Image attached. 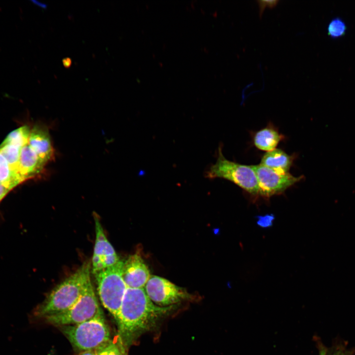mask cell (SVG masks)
<instances>
[{
  "instance_id": "cell-11",
  "label": "cell",
  "mask_w": 355,
  "mask_h": 355,
  "mask_svg": "<svg viewBox=\"0 0 355 355\" xmlns=\"http://www.w3.org/2000/svg\"><path fill=\"white\" fill-rule=\"evenodd\" d=\"M28 144L45 165L53 158L54 149L46 127L35 126L31 130Z\"/></svg>"
},
{
  "instance_id": "cell-12",
  "label": "cell",
  "mask_w": 355,
  "mask_h": 355,
  "mask_svg": "<svg viewBox=\"0 0 355 355\" xmlns=\"http://www.w3.org/2000/svg\"><path fill=\"white\" fill-rule=\"evenodd\" d=\"M45 165L28 143L21 148L17 174L22 182L39 175Z\"/></svg>"
},
{
  "instance_id": "cell-9",
  "label": "cell",
  "mask_w": 355,
  "mask_h": 355,
  "mask_svg": "<svg viewBox=\"0 0 355 355\" xmlns=\"http://www.w3.org/2000/svg\"><path fill=\"white\" fill-rule=\"evenodd\" d=\"M96 239L92 259L94 274L116 264L119 260L115 250L106 236L99 217L94 215Z\"/></svg>"
},
{
  "instance_id": "cell-2",
  "label": "cell",
  "mask_w": 355,
  "mask_h": 355,
  "mask_svg": "<svg viewBox=\"0 0 355 355\" xmlns=\"http://www.w3.org/2000/svg\"><path fill=\"white\" fill-rule=\"evenodd\" d=\"M90 264L86 262L56 285L34 312V316L43 318L64 312L79 299L90 279Z\"/></svg>"
},
{
  "instance_id": "cell-3",
  "label": "cell",
  "mask_w": 355,
  "mask_h": 355,
  "mask_svg": "<svg viewBox=\"0 0 355 355\" xmlns=\"http://www.w3.org/2000/svg\"><path fill=\"white\" fill-rule=\"evenodd\" d=\"M123 265V261L120 260L94 274L100 300L115 320L127 288L122 277Z\"/></svg>"
},
{
  "instance_id": "cell-5",
  "label": "cell",
  "mask_w": 355,
  "mask_h": 355,
  "mask_svg": "<svg viewBox=\"0 0 355 355\" xmlns=\"http://www.w3.org/2000/svg\"><path fill=\"white\" fill-rule=\"evenodd\" d=\"M217 160L206 172L210 179L221 178L228 180L252 195L259 194L255 172L252 165L239 164L227 159L221 146L218 149Z\"/></svg>"
},
{
  "instance_id": "cell-20",
  "label": "cell",
  "mask_w": 355,
  "mask_h": 355,
  "mask_svg": "<svg viewBox=\"0 0 355 355\" xmlns=\"http://www.w3.org/2000/svg\"><path fill=\"white\" fill-rule=\"evenodd\" d=\"M273 217L272 215H266L264 216H260L257 223L262 227H268L272 224Z\"/></svg>"
},
{
  "instance_id": "cell-23",
  "label": "cell",
  "mask_w": 355,
  "mask_h": 355,
  "mask_svg": "<svg viewBox=\"0 0 355 355\" xmlns=\"http://www.w3.org/2000/svg\"><path fill=\"white\" fill-rule=\"evenodd\" d=\"M338 355L335 354V355Z\"/></svg>"
},
{
  "instance_id": "cell-13",
  "label": "cell",
  "mask_w": 355,
  "mask_h": 355,
  "mask_svg": "<svg viewBox=\"0 0 355 355\" xmlns=\"http://www.w3.org/2000/svg\"><path fill=\"white\" fill-rule=\"evenodd\" d=\"M294 158L293 155H289L280 149H275L264 155L260 164L277 172L286 173L291 166Z\"/></svg>"
},
{
  "instance_id": "cell-17",
  "label": "cell",
  "mask_w": 355,
  "mask_h": 355,
  "mask_svg": "<svg viewBox=\"0 0 355 355\" xmlns=\"http://www.w3.org/2000/svg\"><path fill=\"white\" fill-rule=\"evenodd\" d=\"M21 149L20 147L10 144L0 145V152L7 160L11 170L22 182L17 174Z\"/></svg>"
},
{
  "instance_id": "cell-14",
  "label": "cell",
  "mask_w": 355,
  "mask_h": 355,
  "mask_svg": "<svg viewBox=\"0 0 355 355\" xmlns=\"http://www.w3.org/2000/svg\"><path fill=\"white\" fill-rule=\"evenodd\" d=\"M284 138L274 127L267 126L255 133L253 141L257 148L269 152L275 149Z\"/></svg>"
},
{
  "instance_id": "cell-15",
  "label": "cell",
  "mask_w": 355,
  "mask_h": 355,
  "mask_svg": "<svg viewBox=\"0 0 355 355\" xmlns=\"http://www.w3.org/2000/svg\"><path fill=\"white\" fill-rule=\"evenodd\" d=\"M21 183L3 155L0 152V184L11 190Z\"/></svg>"
},
{
  "instance_id": "cell-16",
  "label": "cell",
  "mask_w": 355,
  "mask_h": 355,
  "mask_svg": "<svg viewBox=\"0 0 355 355\" xmlns=\"http://www.w3.org/2000/svg\"><path fill=\"white\" fill-rule=\"evenodd\" d=\"M30 131L28 126L19 127L10 133L0 145L10 144L22 148L28 143Z\"/></svg>"
},
{
  "instance_id": "cell-22",
  "label": "cell",
  "mask_w": 355,
  "mask_h": 355,
  "mask_svg": "<svg viewBox=\"0 0 355 355\" xmlns=\"http://www.w3.org/2000/svg\"><path fill=\"white\" fill-rule=\"evenodd\" d=\"M63 65L65 67H69L71 64V60L69 58L64 59L63 60Z\"/></svg>"
},
{
  "instance_id": "cell-6",
  "label": "cell",
  "mask_w": 355,
  "mask_h": 355,
  "mask_svg": "<svg viewBox=\"0 0 355 355\" xmlns=\"http://www.w3.org/2000/svg\"><path fill=\"white\" fill-rule=\"evenodd\" d=\"M103 314L98 304L91 280L78 301L68 310L44 319L56 326L79 324Z\"/></svg>"
},
{
  "instance_id": "cell-19",
  "label": "cell",
  "mask_w": 355,
  "mask_h": 355,
  "mask_svg": "<svg viewBox=\"0 0 355 355\" xmlns=\"http://www.w3.org/2000/svg\"><path fill=\"white\" fill-rule=\"evenodd\" d=\"M347 29L346 24L342 19L338 17L334 18L327 26V34L332 38H338L345 35Z\"/></svg>"
},
{
  "instance_id": "cell-1",
  "label": "cell",
  "mask_w": 355,
  "mask_h": 355,
  "mask_svg": "<svg viewBox=\"0 0 355 355\" xmlns=\"http://www.w3.org/2000/svg\"><path fill=\"white\" fill-rule=\"evenodd\" d=\"M174 308L155 305L144 288L127 287L115 320L123 345L130 346L141 334L153 329Z\"/></svg>"
},
{
  "instance_id": "cell-21",
  "label": "cell",
  "mask_w": 355,
  "mask_h": 355,
  "mask_svg": "<svg viewBox=\"0 0 355 355\" xmlns=\"http://www.w3.org/2000/svg\"><path fill=\"white\" fill-rule=\"evenodd\" d=\"M77 355H96L94 350L82 351Z\"/></svg>"
},
{
  "instance_id": "cell-10",
  "label": "cell",
  "mask_w": 355,
  "mask_h": 355,
  "mask_svg": "<svg viewBox=\"0 0 355 355\" xmlns=\"http://www.w3.org/2000/svg\"><path fill=\"white\" fill-rule=\"evenodd\" d=\"M151 275L143 259L138 253L123 261L122 277L129 288H144Z\"/></svg>"
},
{
  "instance_id": "cell-7",
  "label": "cell",
  "mask_w": 355,
  "mask_h": 355,
  "mask_svg": "<svg viewBox=\"0 0 355 355\" xmlns=\"http://www.w3.org/2000/svg\"><path fill=\"white\" fill-rule=\"evenodd\" d=\"M144 289L151 301L160 307L175 306L192 297L185 289L155 275L150 276Z\"/></svg>"
},
{
  "instance_id": "cell-18",
  "label": "cell",
  "mask_w": 355,
  "mask_h": 355,
  "mask_svg": "<svg viewBox=\"0 0 355 355\" xmlns=\"http://www.w3.org/2000/svg\"><path fill=\"white\" fill-rule=\"evenodd\" d=\"M123 344L118 336V339L109 340L94 350L96 355H127Z\"/></svg>"
},
{
  "instance_id": "cell-4",
  "label": "cell",
  "mask_w": 355,
  "mask_h": 355,
  "mask_svg": "<svg viewBox=\"0 0 355 355\" xmlns=\"http://www.w3.org/2000/svg\"><path fill=\"white\" fill-rule=\"evenodd\" d=\"M60 327L71 344L81 351L95 350L110 339L103 314L79 324Z\"/></svg>"
},
{
  "instance_id": "cell-8",
  "label": "cell",
  "mask_w": 355,
  "mask_h": 355,
  "mask_svg": "<svg viewBox=\"0 0 355 355\" xmlns=\"http://www.w3.org/2000/svg\"><path fill=\"white\" fill-rule=\"evenodd\" d=\"M252 166L257 179L259 194L266 197L284 192L304 178L294 177L288 173H279L260 164Z\"/></svg>"
}]
</instances>
